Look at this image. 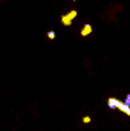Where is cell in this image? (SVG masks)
<instances>
[{"label": "cell", "mask_w": 130, "mask_h": 131, "mask_svg": "<svg viewBox=\"0 0 130 131\" xmlns=\"http://www.w3.org/2000/svg\"><path fill=\"white\" fill-rule=\"evenodd\" d=\"M107 107L112 108V110L118 108V110H121L123 113H126L130 117V107H127V105L124 104V101H119V99H116V98H109L107 99Z\"/></svg>", "instance_id": "obj_1"}, {"label": "cell", "mask_w": 130, "mask_h": 131, "mask_svg": "<svg viewBox=\"0 0 130 131\" xmlns=\"http://www.w3.org/2000/svg\"><path fill=\"white\" fill-rule=\"evenodd\" d=\"M77 11H70V12H67L64 15H61V23L64 25V26H70L72 25V21H73V18L77 17Z\"/></svg>", "instance_id": "obj_2"}, {"label": "cell", "mask_w": 130, "mask_h": 131, "mask_svg": "<svg viewBox=\"0 0 130 131\" xmlns=\"http://www.w3.org/2000/svg\"><path fill=\"white\" fill-rule=\"evenodd\" d=\"M94 32V26L92 25H84L83 26V29H81V37H86V35H89V34H92Z\"/></svg>", "instance_id": "obj_3"}, {"label": "cell", "mask_w": 130, "mask_h": 131, "mask_svg": "<svg viewBox=\"0 0 130 131\" xmlns=\"http://www.w3.org/2000/svg\"><path fill=\"white\" fill-rule=\"evenodd\" d=\"M46 35H48V38H49V40H55V38H57V34L54 32V31H49Z\"/></svg>", "instance_id": "obj_4"}, {"label": "cell", "mask_w": 130, "mask_h": 131, "mask_svg": "<svg viewBox=\"0 0 130 131\" xmlns=\"http://www.w3.org/2000/svg\"><path fill=\"white\" fill-rule=\"evenodd\" d=\"M124 104H126L127 107H130V93L126 96V99H124Z\"/></svg>", "instance_id": "obj_5"}, {"label": "cell", "mask_w": 130, "mask_h": 131, "mask_svg": "<svg viewBox=\"0 0 130 131\" xmlns=\"http://www.w3.org/2000/svg\"><path fill=\"white\" fill-rule=\"evenodd\" d=\"M90 121H92V117H90V116H84V117H83V122H84V124H89Z\"/></svg>", "instance_id": "obj_6"}, {"label": "cell", "mask_w": 130, "mask_h": 131, "mask_svg": "<svg viewBox=\"0 0 130 131\" xmlns=\"http://www.w3.org/2000/svg\"><path fill=\"white\" fill-rule=\"evenodd\" d=\"M73 2H77V0H73Z\"/></svg>", "instance_id": "obj_7"}]
</instances>
